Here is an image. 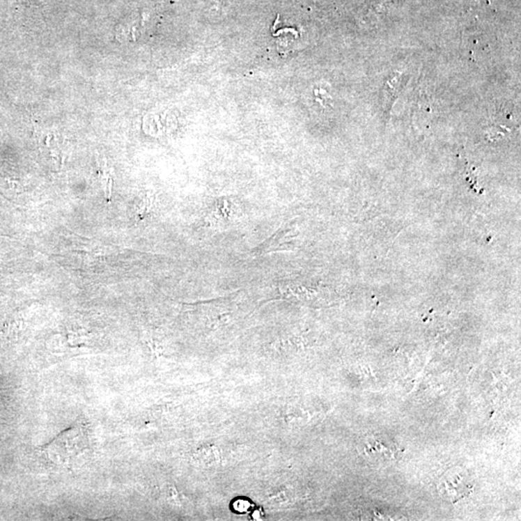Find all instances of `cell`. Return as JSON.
<instances>
[{
    "label": "cell",
    "instance_id": "obj_1",
    "mask_svg": "<svg viewBox=\"0 0 521 521\" xmlns=\"http://www.w3.org/2000/svg\"><path fill=\"white\" fill-rule=\"evenodd\" d=\"M88 447L87 432L82 424H77L60 433L54 442L44 447V452L52 462L66 465Z\"/></svg>",
    "mask_w": 521,
    "mask_h": 521
},
{
    "label": "cell",
    "instance_id": "obj_2",
    "mask_svg": "<svg viewBox=\"0 0 521 521\" xmlns=\"http://www.w3.org/2000/svg\"><path fill=\"white\" fill-rule=\"evenodd\" d=\"M359 452L370 462L380 463L395 462L403 455L402 448L394 438L382 433H374L363 438Z\"/></svg>",
    "mask_w": 521,
    "mask_h": 521
},
{
    "label": "cell",
    "instance_id": "obj_3",
    "mask_svg": "<svg viewBox=\"0 0 521 521\" xmlns=\"http://www.w3.org/2000/svg\"><path fill=\"white\" fill-rule=\"evenodd\" d=\"M437 488L443 499L457 503L472 492L473 483L467 471L453 467L442 476Z\"/></svg>",
    "mask_w": 521,
    "mask_h": 521
},
{
    "label": "cell",
    "instance_id": "obj_4",
    "mask_svg": "<svg viewBox=\"0 0 521 521\" xmlns=\"http://www.w3.org/2000/svg\"><path fill=\"white\" fill-rule=\"evenodd\" d=\"M248 507H249V504L247 503V501H245V502L244 501H239V502H238L237 504H235V508H237V511H240H240H244V510H242V508H245V511H247V508Z\"/></svg>",
    "mask_w": 521,
    "mask_h": 521
},
{
    "label": "cell",
    "instance_id": "obj_5",
    "mask_svg": "<svg viewBox=\"0 0 521 521\" xmlns=\"http://www.w3.org/2000/svg\"><path fill=\"white\" fill-rule=\"evenodd\" d=\"M24 3L32 4V5H41L44 3L46 0H21Z\"/></svg>",
    "mask_w": 521,
    "mask_h": 521
}]
</instances>
